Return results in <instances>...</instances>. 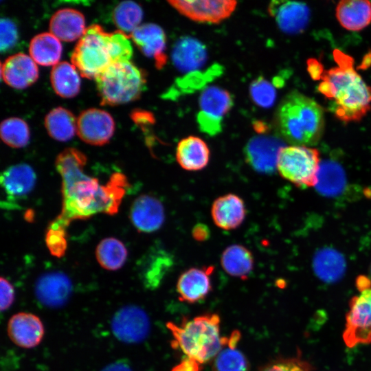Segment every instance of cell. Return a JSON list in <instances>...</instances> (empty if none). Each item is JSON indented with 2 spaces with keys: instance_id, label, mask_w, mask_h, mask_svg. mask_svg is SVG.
<instances>
[{
  "instance_id": "f1b7e54d",
  "label": "cell",
  "mask_w": 371,
  "mask_h": 371,
  "mask_svg": "<svg viewBox=\"0 0 371 371\" xmlns=\"http://www.w3.org/2000/svg\"><path fill=\"white\" fill-rule=\"evenodd\" d=\"M221 263L229 275L245 279L253 269L254 257L245 246L232 245L223 251Z\"/></svg>"
},
{
  "instance_id": "bcb514c9",
  "label": "cell",
  "mask_w": 371,
  "mask_h": 371,
  "mask_svg": "<svg viewBox=\"0 0 371 371\" xmlns=\"http://www.w3.org/2000/svg\"><path fill=\"white\" fill-rule=\"evenodd\" d=\"M101 371H133L130 366L125 362L117 361L106 366Z\"/></svg>"
},
{
  "instance_id": "83f0119b",
  "label": "cell",
  "mask_w": 371,
  "mask_h": 371,
  "mask_svg": "<svg viewBox=\"0 0 371 371\" xmlns=\"http://www.w3.org/2000/svg\"><path fill=\"white\" fill-rule=\"evenodd\" d=\"M50 81L54 91L62 98H73L80 91L78 72L73 65L67 62H59L53 66Z\"/></svg>"
},
{
  "instance_id": "ab89813d",
  "label": "cell",
  "mask_w": 371,
  "mask_h": 371,
  "mask_svg": "<svg viewBox=\"0 0 371 371\" xmlns=\"http://www.w3.org/2000/svg\"><path fill=\"white\" fill-rule=\"evenodd\" d=\"M312 366L306 361L298 357L280 358L273 360L258 371H312Z\"/></svg>"
},
{
  "instance_id": "f546056e",
  "label": "cell",
  "mask_w": 371,
  "mask_h": 371,
  "mask_svg": "<svg viewBox=\"0 0 371 371\" xmlns=\"http://www.w3.org/2000/svg\"><path fill=\"white\" fill-rule=\"evenodd\" d=\"M45 126L51 137L57 141L66 142L77 132V120L68 109L59 106L46 115Z\"/></svg>"
},
{
  "instance_id": "f6af8a7d",
  "label": "cell",
  "mask_w": 371,
  "mask_h": 371,
  "mask_svg": "<svg viewBox=\"0 0 371 371\" xmlns=\"http://www.w3.org/2000/svg\"><path fill=\"white\" fill-rule=\"evenodd\" d=\"M200 363L189 357L174 367L172 371H200Z\"/></svg>"
},
{
  "instance_id": "1f68e13d",
  "label": "cell",
  "mask_w": 371,
  "mask_h": 371,
  "mask_svg": "<svg viewBox=\"0 0 371 371\" xmlns=\"http://www.w3.org/2000/svg\"><path fill=\"white\" fill-rule=\"evenodd\" d=\"M199 104L201 112L222 120L223 117L231 109L233 99L227 91L210 86L201 92Z\"/></svg>"
},
{
  "instance_id": "8d00e7d4",
  "label": "cell",
  "mask_w": 371,
  "mask_h": 371,
  "mask_svg": "<svg viewBox=\"0 0 371 371\" xmlns=\"http://www.w3.org/2000/svg\"><path fill=\"white\" fill-rule=\"evenodd\" d=\"M344 184V176L340 166L326 161L320 165L315 186L325 194H335L339 192Z\"/></svg>"
},
{
  "instance_id": "6da1fadb",
  "label": "cell",
  "mask_w": 371,
  "mask_h": 371,
  "mask_svg": "<svg viewBox=\"0 0 371 371\" xmlns=\"http://www.w3.org/2000/svg\"><path fill=\"white\" fill-rule=\"evenodd\" d=\"M87 158L80 150L67 148L56 157L55 166L62 179V210L54 220L65 228L74 220L104 213L115 214L129 186L121 172H115L104 185L86 175Z\"/></svg>"
},
{
  "instance_id": "603a6c76",
  "label": "cell",
  "mask_w": 371,
  "mask_h": 371,
  "mask_svg": "<svg viewBox=\"0 0 371 371\" xmlns=\"http://www.w3.org/2000/svg\"><path fill=\"white\" fill-rule=\"evenodd\" d=\"M86 30L84 15L75 9L63 8L56 11L49 21L50 33L63 41L80 38Z\"/></svg>"
},
{
  "instance_id": "2e32d148",
  "label": "cell",
  "mask_w": 371,
  "mask_h": 371,
  "mask_svg": "<svg viewBox=\"0 0 371 371\" xmlns=\"http://www.w3.org/2000/svg\"><path fill=\"white\" fill-rule=\"evenodd\" d=\"M1 74L10 87L23 89L34 83L38 78V69L33 59L23 53L8 57L1 64Z\"/></svg>"
},
{
  "instance_id": "7a4b0ae2",
  "label": "cell",
  "mask_w": 371,
  "mask_h": 371,
  "mask_svg": "<svg viewBox=\"0 0 371 371\" xmlns=\"http://www.w3.org/2000/svg\"><path fill=\"white\" fill-rule=\"evenodd\" d=\"M337 66L322 69L319 91L331 101L330 110L340 121L359 122L371 109V87L355 71L353 60L338 49L334 51Z\"/></svg>"
},
{
  "instance_id": "ffe728a7",
  "label": "cell",
  "mask_w": 371,
  "mask_h": 371,
  "mask_svg": "<svg viewBox=\"0 0 371 371\" xmlns=\"http://www.w3.org/2000/svg\"><path fill=\"white\" fill-rule=\"evenodd\" d=\"M213 269L212 267H192L183 271L177 282L179 300L194 303L205 298L212 289L210 275Z\"/></svg>"
},
{
  "instance_id": "e0dca14e",
  "label": "cell",
  "mask_w": 371,
  "mask_h": 371,
  "mask_svg": "<svg viewBox=\"0 0 371 371\" xmlns=\"http://www.w3.org/2000/svg\"><path fill=\"white\" fill-rule=\"evenodd\" d=\"M71 287L67 276L60 271H52L38 278L35 284V294L44 305L58 307L69 299Z\"/></svg>"
},
{
  "instance_id": "7402d4cb",
  "label": "cell",
  "mask_w": 371,
  "mask_h": 371,
  "mask_svg": "<svg viewBox=\"0 0 371 371\" xmlns=\"http://www.w3.org/2000/svg\"><path fill=\"white\" fill-rule=\"evenodd\" d=\"M173 265V257L170 253L162 247H151L140 263L144 284L150 289L157 287Z\"/></svg>"
},
{
  "instance_id": "74e56055",
  "label": "cell",
  "mask_w": 371,
  "mask_h": 371,
  "mask_svg": "<svg viewBox=\"0 0 371 371\" xmlns=\"http://www.w3.org/2000/svg\"><path fill=\"white\" fill-rule=\"evenodd\" d=\"M45 240L51 254L62 257L67 247V228L52 221L47 229Z\"/></svg>"
},
{
  "instance_id": "60d3db41",
  "label": "cell",
  "mask_w": 371,
  "mask_h": 371,
  "mask_svg": "<svg viewBox=\"0 0 371 371\" xmlns=\"http://www.w3.org/2000/svg\"><path fill=\"white\" fill-rule=\"evenodd\" d=\"M18 31L15 23L10 19L3 17L0 22V49L1 52L10 50L18 41Z\"/></svg>"
},
{
  "instance_id": "836d02e7",
  "label": "cell",
  "mask_w": 371,
  "mask_h": 371,
  "mask_svg": "<svg viewBox=\"0 0 371 371\" xmlns=\"http://www.w3.org/2000/svg\"><path fill=\"white\" fill-rule=\"evenodd\" d=\"M345 265L340 255L330 249L317 254L314 261V270L317 276L328 282L338 280L343 275Z\"/></svg>"
},
{
  "instance_id": "ee69618b",
  "label": "cell",
  "mask_w": 371,
  "mask_h": 371,
  "mask_svg": "<svg viewBox=\"0 0 371 371\" xmlns=\"http://www.w3.org/2000/svg\"><path fill=\"white\" fill-rule=\"evenodd\" d=\"M192 235L196 241L203 242L210 238V230L207 225L199 223L193 227Z\"/></svg>"
},
{
  "instance_id": "4316f807",
  "label": "cell",
  "mask_w": 371,
  "mask_h": 371,
  "mask_svg": "<svg viewBox=\"0 0 371 371\" xmlns=\"http://www.w3.org/2000/svg\"><path fill=\"white\" fill-rule=\"evenodd\" d=\"M29 52L36 63L42 66H54L59 63L62 45L60 40L50 32H43L32 38Z\"/></svg>"
},
{
  "instance_id": "484cf974",
  "label": "cell",
  "mask_w": 371,
  "mask_h": 371,
  "mask_svg": "<svg viewBox=\"0 0 371 371\" xmlns=\"http://www.w3.org/2000/svg\"><path fill=\"white\" fill-rule=\"evenodd\" d=\"M340 25L350 31H359L371 23V2L365 0H344L336 7Z\"/></svg>"
},
{
  "instance_id": "52a82bcc",
  "label": "cell",
  "mask_w": 371,
  "mask_h": 371,
  "mask_svg": "<svg viewBox=\"0 0 371 371\" xmlns=\"http://www.w3.org/2000/svg\"><path fill=\"white\" fill-rule=\"evenodd\" d=\"M319 167L318 150L297 145L282 148L276 165L280 175L298 187L315 186Z\"/></svg>"
},
{
  "instance_id": "4dcf8cb0",
  "label": "cell",
  "mask_w": 371,
  "mask_h": 371,
  "mask_svg": "<svg viewBox=\"0 0 371 371\" xmlns=\"http://www.w3.org/2000/svg\"><path fill=\"white\" fill-rule=\"evenodd\" d=\"M240 338L234 332L226 346L214 359L212 371H249V363L245 355L236 348Z\"/></svg>"
},
{
  "instance_id": "cb8c5ba5",
  "label": "cell",
  "mask_w": 371,
  "mask_h": 371,
  "mask_svg": "<svg viewBox=\"0 0 371 371\" xmlns=\"http://www.w3.org/2000/svg\"><path fill=\"white\" fill-rule=\"evenodd\" d=\"M205 47L198 40L191 37L180 38L172 51V60L181 71H195L206 62Z\"/></svg>"
},
{
  "instance_id": "d590c367",
  "label": "cell",
  "mask_w": 371,
  "mask_h": 371,
  "mask_svg": "<svg viewBox=\"0 0 371 371\" xmlns=\"http://www.w3.org/2000/svg\"><path fill=\"white\" fill-rule=\"evenodd\" d=\"M0 135L5 144L14 148L25 146L30 137L27 124L23 120L15 117L7 118L1 122Z\"/></svg>"
},
{
  "instance_id": "5bb4252c",
  "label": "cell",
  "mask_w": 371,
  "mask_h": 371,
  "mask_svg": "<svg viewBox=\"0 0 371 371\" xmlns=\"http://www.w3.org/2000/svg\"><path fill=\"white\" fill-rule=\"evenodd\" d=\"M129 216L133 226L143 233L158 230L165 219L164 208L161 201L148 194L140 195L135 199Z\"/></svg>"
},
{
  "instance_id": "3957f363",
  "label": "cell",
  "mask_w": 371,
  "mask_h": 371,
  "mask_svg": "<svg viewBox=\"0 0 371 371\" xmlns=\"http://www.w3.org/2000/svg\"><path fill=\"white\" fill-rule=\"evenodd\" d=\"M133 48L126 34L106 32L98 24L86 28L75 46L71 60L81 76L95 79L111 64L130 60Z\"/></svg>"
},
{
  "instance_id": "8fae6325",
  "label": "cell",
  "mask_w": 371,
  "mask_h": 371,
  "mask_svg": "<svg viewBox=\"0 0 371 371\" xmlns=\"http://www.w3.org/2000/svg\"><path fill=\"white\" fill-rule=\"evenodd\" d=\"M181 14L192 21L217 23L229 17L236 7V1H169Z\"/></svg>"
},
{
  "instance_id": "ba28073f",
  "label": "cell",
  "mask_w": 371,
  "mask_h": 371,
  "mask_svg": "<svg viewBox=\"0 0 371 371\" xmlns=\"http://www.w3.org/2000/svg\"><path fill=\"white\" fill-rule=\"evenodd\" d=\"M343 339L350 348L371 343V287L351 299Z\"/></svg>"
},
{
  "instance_id": "b9f144b4",
  "label": "cell",
  "mask_w": 371,
  "mask_h": 371,
  "mask_svg": "<svg viewBox=\"0 0 371 371\" xmlns=\"http://www.w3.org/2000/svg\"><path fill=\"white\" fill-rule=\"evenodd\" d=\"M199 129L211 136L219 133L222 129V120L212 117L199 111L196 117Z\"/></svg>"
},
{
  "instance_id": "7c38bea8",
  "label": "cell",
  "mask_w": 371,
  "mask_h": 371,
  "mask_svg": "<svg viewBox=\"0 0 371 371\" xmlns=\"http://www.w3.org/2000/svg\"><path fill=\"white\" fill-rule=\"evenodd\" d=\"M280 139L268 135L251 138L244 149L247 162L261 173H271L276 168L280 150L283 148Z\"/></svg>"
},
{
  "instance_id": "30bf717a",
  "label": "cell",
  "mask_w": 371,
  "mask_h": 371,
  "mask_svg": "<svg viewBox=\"0 0 371 371\" xmlns=\"http://www.w3.org/2000/svg\"><path fill=\"white\" fill-rule=\"evenodd\" d=\"M115 131V122L106 111L92 108L82 111L77 118V134L85 143L102 146L108 143Z\"/></svg>"
},
{
  "instance_id": "7bdbcfd3",
  "label": "cell",
  "mask_w": 371,
  "mask_h": 371,
  "mask_svg": "<svg viewBox=\"0 0 371 371\" xmlns=\"http://www.w3.org/2000/svg\"><path fill=\"white\" fill-rule=\"evenodd\" d=\"M1 289V311L8 310L13 304L15 298V292L12 284L6 278L0 279Z\"/></svg>"
},
{
  "instance_id": "d4e9b609",
  "label": "cell",
  "mask_w": 371,
  "mask_h": 371,
  "mask_svg": "<svg viewBox=\"0 0 371 371\" xmlns=\"http://www.w3.org/2000/svg\"><path fill=\"white\" fill-rule=\"evenodd\" d=\"M210 149L206 143L196 136L182 139L177 144L176 159L184 170L196 171L203 169L210 160Z\"/></svg>"
},
{
  "instance_id": "9c48e42d",
  "label": "cell",
  "mask_w": 371,
  "mask_h": 371,
  "mask_svg": "<svg viewBox=\"0 0 371 371\" xmlns=\"http://www.w3.org/2000/svg\"><path fill=\"white\" fill-rule=\"evenodd\" d=\"M111 326L114 335L119 340L128 344L143 341L150 331V321L146 313L134 305L118 310L112 319Z\"/></svg>"
},
{
  "instance_id": "ac0fdd59",
  "label": "cell",
  "mask_w": 371,
  "mask_h": 371,
  "mask_svg": "<svg viewBox=\"0 0 371 371\" xmlns=\"http://www.w3.org/2000/svg\"><path fill=\"white\" fill-rule=\"evenodd\" d=\"M36 175L27 164L10 166L1 172L0 183L7 195L8 204L25 197L34 189Z\"/></svg>"
},
{
  "instance_id": "f35d334b",
  "label": "cell",
  "mask_w": 371,
  "mask_h": 371,
  "mask_svg": "<svg viewBox=\"0 0 371 371\" xmlns=\"http://www.w3.org/2000/svg\"><path fill=\"white\" fill-rule=\"evenodd\" d=\"M249 93L254 102L263 107H271L275 102L276 91L271 82L263 77L255 79L249 87Z\"/></svg>"
},
{
  "instance_id": "8992f818",
  "label": "cell",
  "mask_w": 371,
  "mask_h": 371,
  "mask_svg": "<svg viewBox=\"0 0 371 371\" xmlns=\"http://www.w3.org/2000/svg\"><path fill=\"white\" fill-rule=\"evenodd\" d=\"M95 80L101 103L111 106L137 100L146 85L144 73L130 60L111 64Z\"/></svg>"
},
{
  "instance_id": "9a60e30c",
  "label": "cell",
  "mask_w": 371,
  "mask_h": 371,
  "mask_svg": "<svg viewBox=\"0 0 371 371\" xmlns=\"http://www.w3.org/2000/svg\"><path fill=\"white\" fill-rule=\"evenodd\" d=\"M269 12L280 29L291 34L304 31L310 18L308 6L302 2L273 1L269 3Z\"/></svg>"
},
{
  "instance_id": "4fadbf2b",
  "label": "cell",
  "mask_w": 371,
  "mask_h": 371,
  "mask_svg": "<svg viewBox=\"0 0 371 371\" xmlns=\"http://www.w3.org/2000/svg\"><path fill=\"white\" fill-rule=\"evenodd\" d=\"M7 331L10 340L23 348H32L42 341L45 329L41 319L31 313L20 312L8 321Z\"/></svg>"
},
{
  "instance_id": "7dc6e473",
  "label": "cell",
  "mask_w": 371,
  "mask_h": 371,
  "mask_svg": "<svg viewBox=\"0 0 371 371\" xmlns=\"http://www.w3.org/2000/svg\"><path fill=\"white\" fill-rule=\"evenodd\" d=\"M357 287L361 291L370 288V283L368 278L361 276L357 280Z\"/></svg>"
},
{
  "instance_id": "277c9868",
  "label": "cell",
  "mask_w": 371,
  "mask_h": 371,
  "mask_svg": "<svg viewBox=\"0 0 371 371\" xmlns=\"http://www.w3.org/2000/svg\"><path fill=\"white\" fill-rule=\"evenodd\" d=\"M276 123L280 135L289 143L313 146L324 133V109L313 99L293 91L281 102Z\"/></svg>"
},
{
  "instance_id": "d6986e66",
  "label": "cell",
  "mask_w": 371,
  "mask_h": 371,
  "mask_svg": "<svg viewBox=\"0 0 371 371\" xmlns=\"http://www.w3.org/2000/svg\"><path fill=\"white\" fill-rule=\"evenodd\" d=\"M130 36L145 56L155 60L158 69L166 64L167 57L164 51L166 38L161 27L155 23H144L135 28Z\"/></svg>"
},
{
  "instance_id": "d6a6232c",
  "label": "cell",
  "mask_w": 371,
  "mask_h": 371,
  "mask_svg": "<svg viewBox=\"0 0 371 371\" xmlns=\"http://www.w3.org/2000/svg\"><path fill=\"white\" fill-rule=\"evenodd\" d=\"M128 251L120 240L113 237L101 240L95 249L96 259L100 265L109 271L118 270L124 265Z\"/></svg>"
},
{
  "instance_id": "e575fe53",
  "label": "cell",
  "mask_w": 371,
  "mask_h": 371,
  "mask_svg": "<svg viewBox=\"0 0 371 371\" xmlns=\"http://www.w3.org/2000/svg\"><path fill=\"white\" fill-rule=\"evenodd\" d=\"M143 11L139 5L132 1H124L113 10L112 19L119 30L132 32L142 21Z\"/></svg>"
},
{
  "instance_id": "5b68a950",
  "label": "cell",
  "mask_w": 371,
  "mask_h": 371,
  "mask_svg": "<svg viewBox=\"0 0 371 371\" xmlns=\"http://www.w3.org/2000/svg\"><path fill=\"white\" fill-rule=\"evenodd\" d=\"M220 322L217 314L209 313L185 320L179 326L172 322L166 326L173 337L172 346L201 364L214 359L228 342L229 339L221 336Z\"/></svg>"
},
{
  "instance_id": "44dd1931",
  "label": "cell",
  "mask_w": 371,
  "mask_h": 371,
  "mask_svg": "<svg viewBox=\"0 0 371 371\" xmlns=\"http://www.w3.org/2000/svg\"><path fill=\"white\" fill-rule=\"evenodd\" d=\"M212 217L215 225L225 230L238 227L246 216L243 200L235 194H227L217 198L211 209Z\"/></svg>"
}]
</instances>
